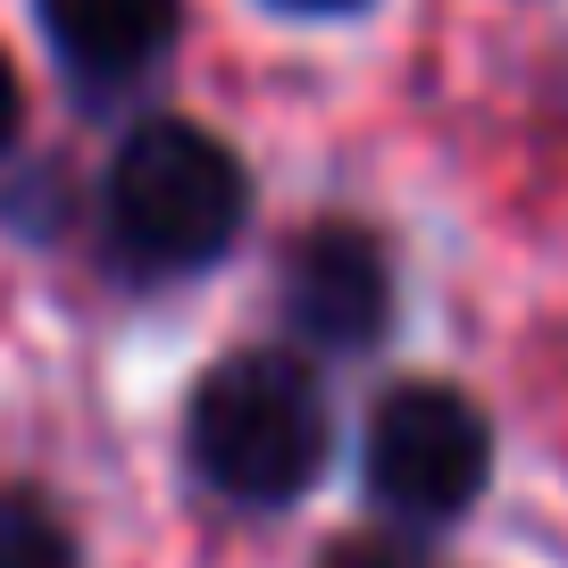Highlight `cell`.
<instances>
[{
    "label": "cell",
    "instance_id": "cell-8",
    "mask_svg": "<svg viewBox=\"0 0 568 568\" xmlns=\"http://www.w3.org/2000/svg\"><path fill=\"white\" fill-rule=\"evenodd\" d=\"M26 125V84H18V59L0 51V160H9V142H18Z\"/></svg>",
    "mask_w": 568,
    "mask_h": 568
},
{
    "label": "cell",
    "instance_id": "cell-9",
    "mask_svg": "<svg viewBox=\"0 0 568 568\" xmlns=\"http://www.w3.org/2000/svg\"><path fill=\"white\" fill-rule=\"evenodd\" d=\"M267 9H284V18H352L368 0H267Z\"/></svg>",
    "mask_w": 568,
    "mask_h": 568
},
{
    "label": "cell",
    "instance_id": "cell-1",
    "mask_svg": "<svg viewBox=\"0 0 568 568\" xmlns=\"http://www.w3.org/2000/svg\"><path fill=\"white\" fill-rule=\"evenodd\" d=\"M335 418L326 393L310 376V359L293 352H234L201 376L193 418H184V452H193L201 485L243 510H284L302 501L326 468Z\"/></svg>",
    "mask_w": 568,
    "mask_h": 568
},
{
    "label": "cell",
    "instance_id": "cell-5",
    "mask_svg": "<svg viewBox=\"0 0 568 568\" xmlns=\"http://www.w3.org/2000/svg\"><path fill=\"white\" fill-rule=\"evenodd\" d=\"M59 68L84 84H125L176 42V0H42Z\"/></svg>",
    "mask_w": 568,
    "mask_h": 568
},
{
    "label": "cell",
    "instance_id": "cell-3",
    "mask_svg": "<svg viewBox=\"0 0 568 568\" xmlns=\"http://www.w3.org/2000/svg\"><path fill=\"white\" fill-rule=\"evenodd\" d=\"M359 468H368V494L385 501L409 527H444L494 477V426L468 402L460 385H393L385 402L368 409V444H359Z\"/></svg>",
    "mask_w": 568,
    "mask_h": 568
},
{
    "label": "cell",
    "instance_id": "cell-7",
    "mask_svg": "<svg viewBox=\"0 0 568 568\" xmlns=\"http://www.w3.org/2000/svg\"><path fill=\"white\" fill-rule=\"evenodd\" d=\"M326 568H435V560H418L409 544H376V535H359V544L326 551Z\"/></svg>",
    "mask_w": 568,
    "mask_h": 568
},
{
    "label": "cell",
    "instance_id": "cell-6",
    "mask_svg": "<svg viewBox=\"0 0 568 568\" xmlns=\"http://www.w3.org/2000/svg\"><path fill=\"white\" fill-rule=\"evenodd\" d=\"M0 568H75V535L59 527L51 501L0 494Z\"/></svg>",
    "mask_w": 568,
    "mask_h": 568
},
{
    "label": "cell",
    "instance_id": "cell-2",
    "mask_svg": "<svg viewBox=\"0 0 568 568\" xmlns=\"http://www.w3.org/2000/svg\"><path fill=\"white\" fill-rule=\"evenodd\" d=\"M251 217V176L193 118H151L109 160V234L151 276H193L226 260Z\"/></svg>",
    "mask_w": 568,
    "mask_h": 568
},
{
    "label": "cell",
    "instance_id": "cell-4",
    "mask_svg": "<svg viewBox=\"0 0 568 568\" xmlns=\"http://www.w3.org/2000/svg\"><path fill=\"white\" fill-rule=\"evenodd\" d=\"M284 318L318 352H359L393 326V260L359 226H310L284 251Z\"/></svg>",
    "mask_w": 568,
    "mask_h": 568
}]
</instances>
